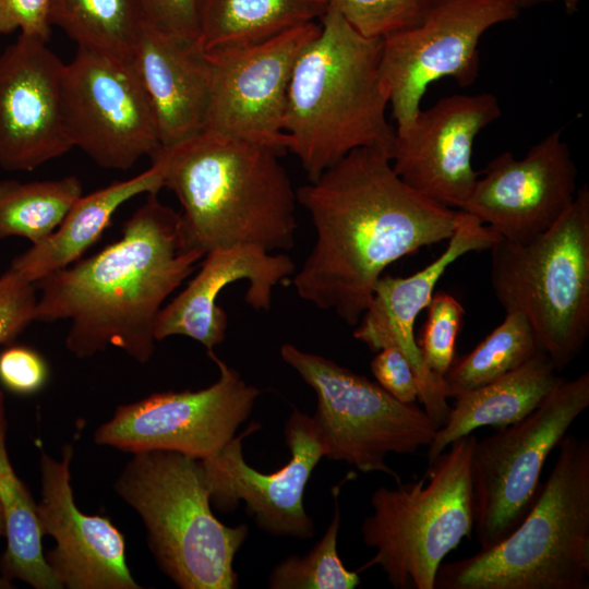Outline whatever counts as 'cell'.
<instances>
[{
	"label": "cell",
	"mask_w": 589,
	"mask_h": 589,
	"mask_svg": "<svg viewBox=\"0 0 589 589\" xmlns=\"http://www.w3.org/2000/svg\"><path fill=\"white\" fill-rule=\"evenodd\" d=\"M435 0H327L344 20L366 38L384 39L418 25Z\"/></svg>",
	"instance_id": "obj_31"
},
{
	"label": "cell",
	"mask_w": 589,
	"mask_h": 589,
	"mask_svg": "<svg viewBox=\"0 0 589 589\" xmlns=\"http://www.w3.org/2000/svg\"><path fill=\"white\" fill-rule=\"evenodd\" d=\"M218 380L199 390L159 392L119 406L95 432V442L124 452L173 450L205 459L236 436L261 392L207 352Z\"/></svg>",
	"instance_id": "obj_13"
},
{
	"label": "cell",
	"mask_w": 589,
	"mask_h": 589,
	"mask_svg": "<svg viewBox=\"0 0 589 589\" xmlns=\"http://www.w3.org/2000/svg\"><path fill=\"white\" fill-rule=\"evenodd\" d=\"M203 257L185 249L180 213L147 194L119 240L35 284L34 321H69L65 346L77 358L115 347L146 363L164 302Z\"/></svg>",
	"instance_id": "obj_2"
},
{
	"label": "cell",
	"mask_w": 589,
	"mask_h": 589,
	"mask_svg": "<svg viewBox=\"0 0 589 589\" xmlns=\"http://www.w3.org/2000/svg\"><path fill=\"white\" fill-rule=\"evenodd\" d=\"M519 11L517 0H435L418 25L384 38L380 79L396 132L413 122L433 82L450 77L461 87L472 85L482 35Z\"/></svg>",
	"instance_id": "obj_11"
},
{
	"label": "cell",
	"mask_w": 589,
	"mask_h": 589,
	"mask_svg": "<svg viewBox=\"0 0 589 589\" xmlns=\"http://www.w3.org/2000/svg\"><path fill=\"white\" fill-rule=\"evenodd\" d=\"M376 383L404 404H414L419 398V385L414 371L406 356L397 348L377 351L370 364Z\"/></svg>",
	"instance_id": "obj_36"
},
{
	"label": "cell",
	"mask_w": 589,
	"mask_h": 589,
	"mask_svg": "<svg viewBox=\"0 0 589 589\" xmlns=\"http://www.w3.org/2000/svg\"><path fill=\"white\" fill-rule=\"evenodd\" d=\"M4 534H5V520H4L3 509L0 503V536H4Z\"/></svg>",
	"instance_id": "obj_40"
},
{
	"label": "cell",
	"mask_w": 589,
	"mask_h": 589,
	"mask_svg": "<svg viewBox=\"0 0 589 589\" xmlns=\"http://www.w3.org/2000/svg\"><path fill=\"white\" fill-rule=\"evenodd\" d=\"M201 268L188 286L159 311L155 339L181 335L202 344L208 351L226 337L228 318L217 304L220 291L237 280H247L245 301L254 310H269L273 290L293 275L292 260L259 247L241 244L216 249L203 257Z\"/></svg>",
	"instance_id": "obj_21"
},
{
	"label": "cell",
	"mask_w": 589,
	"mask_h": 589,
	"mask_svg": "<svg viewBox=\"0 0 589 589\" xmlns=\"http://www.w3.org/2000/svg\"><path fill=\"white\" fill-rule=\"evenodd\" d=\"M334 497V516L323 537L305 555H290L278 563L268 575L269 588L353 589L360 585V570L347 569L338 555L341 520L338 490Z\"/></svg>",
	"instance_id": "obj_30"
},
{
	"label": "cell",
	"mask_w": 589,
	"mask_h": 589,
	"mask_svg": "<svg viewBox=\"0 0 589 589\" xmlns=\"http://www.w3.org/2000/svg\"><path fill=\"white\" fill-rule=\"evenodd\" d=\"M562 378L549 357L540 352L514 371L456 396L454 407L428 446V462L479 428L501 429L522 420Z\"/></svg>",
	"instance_id": "obj_24"
},
{
	"label": "cell",
	"mask_w": 589,
	"mask_h": 589,
	"mask_svg": "<svg viewBox=\"0 0 589 589\" xmlns=\"http://www.w3.org/2000/svg\"><path fill=\"white\" fill-rule=\"evenodd\" d=\"M144 23L167 35L197 41L196 0H137Z\"/></svg>",
	"instance_id": "obj_35"
},
{
	"label": "cell",
	"mask_w": 589,
	"mask_h": 589,
	"mask_svg": "<svg viewBox=\"0 0 589 589\" xmlns=\"http://www.w3.org/2000/svg\"><path fill=\"white\" fill-rule=\"evenodd\" d=\"M115 490L142 518L160 569L182 589H235L244 524L230 527L212 510L202 459L173 450L133 454Z\"/></svg>",
	"instance_id": "obj_6"
},
{
	"label": "cell",
	"mask_w": 589,
	"mask_h": 589,
	"mask_svg": "<svg viewBox=\"0 0 589 589\" xmlns=\"http://www.w3.org/2000/svg\"><path fill=\"white\" fill-rule=\"evenodd\" d=\"M20 34L0 53V166L31 171L73 148L63 111L65 63Z\"/></svg>",
	"instance_id": "obj_17"
},
{
	"label": "cell",
	"mask_w": 589,
	"mask_h": 589,
	"mask_svg": "<svg viewBox=\"0 0 589 589\" xmlns=\"http://www.w3.org/2000/svg\"><path fill=\"white\" fill-rule=\"evenodd\" d=\"M73 449L63 447L56 460L40 456L41 501L37 514L43 536L56 546L46 561L68 589H139L125 557L124 537L110 518L82 513L73 497L70 462Z\"/></svg>",
	"instance_id": "obj_20"
},
{
	"label": "cell",
	"mask_w": 589,
	"mask_h": 589,
	"mask_svg": "<svg viewBox=\"0 0 589 589\" xmlns=\"http://www.w3.org/2000/svg\"><path fill=\"white\" fill-rule=\"evenodd\" d=\"M589 407V373L562 378L522 420L476 442L470 460L480 550L505 539L533 506L545 461Z\"/></svg>",
	"instance_id": "obj_10"
},
{
	"label": "cell",
	"mask_w": 589,
	"mask_h": 589,
	"mask_svg": "<svg viewBox=\"0 0 589 589\" xmlns=\"http://www.w3.org/2000/svg\"><path fill=\"white\" fill-rule=\"evenodd\" d=\"M320 21L292 71L283 121L310 182L358 148L390 157L396 137L380 79L383 39L360 35L329 5Z\"/></svg>",
	"instance_id": "obj_4"
},
{
	"label": "cell",
	"mask_w": 589,
	"mask_h": 589,
	"mask_svg": "<svg viewBox=\"0 0 589 589\" xmlns=\"http://www.w3.org/2000/svg\"><path fill=\"white\" fill-rule=\"evenodd\" d=\"M49 375L46 360L33 348L11 346L0 352V383L17 395L40 390Z\"/></svg>",
	"instance_id": "obj_34"
},
{
	"label": "cell",
	"mask_w": 589,
	"mask_h": 589,
	"mask_svg": "<svg viewBox=\"0 0 589 589\" xmlns=\"http://www.w3.org/2000/svg\"><path fill=\"white\" fill-rule=\"evenodd\" d=\"M296 192L316 239L292 284L302 300L351 326L388 265L447 241L458 220L459 211L414 191L376 148L350 152Z\"/></svg>",
	"instance_id": "obj_1"
},
{
	"label": "cell",
	"mask_w": 589,
	"mask_h": 589,
	"mask_svg": "<svg viewBox=\"0 0 589 589\" xmlns=\"http://www.w3.org/2000/svg\"><path fill=\"white\" fill-rule=\"evenodd\" d=\"M48 20L77 47L127 58L144 24L137 0H48Z\"/></svg>",
	"instance_id": "obj_27"
},
{
	"label": "cell",
	"mask_w": 589,
	"mask_h": 589,
	"mask_svg": "<svg viewBox=\"0 0 589 589\" xmlns=\"http://www.w3.org/2000/svg\"><path fill=\"white\" fill-rule=\"evenodd\" d=\"M259 429V424H252L216 454L202 459L211 504L220 512H231L243 501L248 515L264 532L310 539L315 526L304 508V491L324 457L313 418L293 408L284 429L290 459L269 473L251 467L242 452L243 438Z\"/></svg>",
	"instance_id": "obj_15"
},
{
	"label": "cell",
	"mask_w": 589,
	"mask_h": 589,
	"mask_svg": "<svg viewBox=\"0 0 589 589\" xmlns=\"http://www.w3.org/2000/svg\"><path fill=\"white\" fill-rule=\"evenodd\" d=\"M327 0H196L197 45L204 52L252 46L316 22Z\"/></svg>",
	"instance_id": "obj_25"
},
{
	"label": "cell",
	"mask_w": 589,
	"mask_h": 589,
	"mask_svg": "<svg viewBox=\"0 0 589 589\" xmlns=\"http://www.w3.org/2000/svg\"><path fill=\"white\" fill-rule=\"evenodd\" d=\"M501 112L491 93L455 94L420 109L409 128L396 132L394 171L421 195L459 209L480 175L472 167L474 140Z\"/></svg>",
	"instance_id": "obj_18"
},
{
	"label": "cell",
	"mask_w": 589,
	"mask_h": 589,
	"mask_svg": "<svg viewBox=\"0 0 589 589\" xmlns=\"http://www.w3.org/2000/svg\"><path fill=\"white\" fill-rule=\"evenodd\" d=\"M321 25L305 23L252 46L205 52L209 100L203 131L287 152L283 129L292 71Z\"/></svg>",
	"instance_id": "obj_14"
},
{
	"label": "cell",
	"mask_w": 589,
	"mask_h": 589,
	"mask_svg": "<svg viewBox=\"0 0 589 589\" xmlns=\"http://www.w3.org/2000/svg\"><path fill=\"white\" fill-rule=\"evenodd\" d=\"M280 357L315 392L312 418L324 457L363 473H386L400 483L386 457L412 455L431 444L440 425L429 413L416 404L400 402L365 376L291 344L281 346Z\"/></svg>",
	"instance_id": "obj_9"
},
{
	"label": "cell",
	"mask_w": 589,
	"mask_h": 589,
	"mask_svg": "<svg viewBox=\"0 0 589 589\" xmlns=\"http://www.w3.org/2000/svg\"><path fill=\"white\" fill-rule=\"evenodd\" d=\"M554 0H517V3L520 9L522 8H529L532 5L541 4V3H548L552 2Z\"/></svg>",
	"instance_id": "obj_39"
},
{
	"label": "cell",
	"mask_w": 589,
	"mask_h": 589,
	"mask_svg": "<svg viewBox=\"0 0 589 589\" xmlns=\"http://www.w3.org/2000/svg\"><path fill=\"white\" fill-rule=\"evenodd\" d=\"M36 286L10 268L0 277V345L13 341L32 322Z\"/></svg>",
	"instance_id": "obj_33"
},
{
	"label": "cell",
	"mask_w": 589,
	"mask_h": 589,
	"mask_svg": "<svg viewBox=\"0 0 589 589\" xmlns=\"http://www.w3.org/2000/svg\"><path fill=\"white\" fill-rule=\"evenodd\" d=\"M15 31L48 40V0H0V36Z\"/></svg>",
	"instance_id": "obj_37"
},
{
	"label": "cell",
	"mask_w": 589,
	"mask_h": 589,
	"mask_svg": "<svg viewBox=\"0 0 589 589\" xmlns=\"http://www.w3.org/2000/svg\"><path fill=\"white\" fill-rule=\"evenodd\" d=\"M459 211V209H458ZM501 237L474 216L459 211L457 226L445 250L429 265L408 277L382 275L372 299L353 330L371 351L399 349L410 362L419 385V402L441 426L450 410L442 380L425 365L414 335V323L429 305L447 267L470 252L490 250Z\"/></svg>",
	"instance_id": "obj_19"
},
{
	"label": "cell",
	"mask_w": 589,
	"mask_h": 589,
	"mask_svg": "<svg viewBox=\"0 0 589 589\" xmlns=\"http://www.w3.org/2000/svg\"><path fill=\"white\" fill-rule=\"evenodd\" d=\"M539 348L533 329L519 312H506L496 326L470 353L454 360L443 377L447 398L485 385L519 368Z\"/></svg>",
	"instance_id": "obj_29"
},
{
	"label": "cell",
	"mask_w": 589,
	"mask_h": 589,
	"mask_svg": "<svg viewBox=\"0 0 589 589\" xmlns=\"http://www.w3.org/2000/svg\"><path fill=\"white\" fill-rule=\"evenodd\" d=\"M567 14H573L578 10V5L581 0H562Z\"/></svg>",
	"instance_id": "obj_38"
},
{
	"label": "cell",
	"mask_w": 589,
	"mask_h": 589,
	"mask_svg": "<svg viewBox=\"0 0 589 589\" xmlns=\"http://www.w3.org/2000/svg\"><path fill=\"white\" fill-rule=\"evenodd\" d=\"M276 151L202 131L152 157L182 206L185 249L204 256L241 244L267 252L294 245L297 192Z\"/></svg>",
	"instance_id": "obj_3"
},
{
	"label": "cell",
	"mask_w": 589,
	"mask_h": 589,
	"mask_svg": "<svg viewBox=\"0 0 589 589\" xmlns=\"http://www.w3.org/2000/svg\"><path fill=\"white\" fill-rule=\"evenodd\" d=\"M562 131L549 133L520 159L508 151L493 158L459 211L515 243L551 228L578 189L577 167Z\"/></svg>",
	"instance_id": "obj_16"
},
{
	"label": "cell",
	"mask_w": 589,
	"mask_h": 589,
	"mask_svg": "<svg viewBox=\"0 0 589 589\" xmlns=\"http://www.w3.org/2000/svg\"><path fill=\"white\" fill-rule=\"evenodd\" d=\"M437 589H588L589 441L566 434L522 521L497 544L441 565Z\"/></svg>",
	"instance_id": "obj_5"
},
{
	"label": "cell",
	"mask_w": 589,
	"mask_h": 589,
	"mask_svg": "<svg viewBox=\"0 0 589 589\" xmlns=\"http://www.w3.org/2000/svg\"><path fill=\"white\" fill-rule=\"evenodd\" d=\"M0 503L4 514L7 538V548L0 560L4 579L22 580L36 589H61L44 554L37 504L16 476L8 456L1 390Z\"/></svg>",
	"instance_id": "obj_26"
},
{
	"label": "cell",
	"mask_w": 589,
	"mask_h": 589,
	"mask_svg": "<svg viewBox=\"0 0 589 589\" xmlns=\"http://www.w3.org/2000/svg\"><path fill=\"white\" fill-rule=\"evenodd\" d=\"M477 437L449 444L417 481L377 488L361 525L375 555L359 570L378 565L396 589H435L443 560L474 528L470 460Z\"/></svg>",
	"instance_id": "obj_8"
},
{
	"label": "cell",
	"mask_w": 589,
	"mask_h": 589,
	"mask_svg": "<svg viewBox=\"0 0 589 589\" xmlns=\"http://www.w3.org/2000/svg\"><path fill=\"white\" fill-rule=\"evenodd\" d=\"M133 62L154 111L160 147L202 132L209 100V63L197 41L144 23Z\"/></svg>",
	"instance_id": "obj_22"
},
{
	"label": "cell",
	"mask_w": 589,
	"mask_h": 589,
	"mask_svg": "<svg viewBox=\"0 0 589 589\" xmlns=\"http://www.w3.org/2000/svg\"><path fill=\"white\" fill-rule=\"evenodd\" d=\"M164 188L159 165L137 176L113 182L82 195L70 208L58 228L45 240L16 256L9 267L27 283L43 278L73 264L100 238L115 213L141 194H153Z\"/></svg>",
	"instance_id": "obj_23"
},
{
	"label": "cell",
	"mask_w": 589,
	"mask_h": 589,
	"mask_svg": "<svg viewBox=\"0 0 589 589\" xmlns=\"http://www.w3.org/2000/svg\"><path fill=\"white\" fill-rule=\"evenodd\" d=\"M426 309V321L417 342L426 368L443 381L455 360L464 308L453 296L437 292Z\"/></svg>",
	"instance_id": "obj_32"
},
{
	"label": "cell",
	"mask_w": 589,
	"mask_h": 589,
	"mask_svg": "<svg viewBox=\"0 0 589 589\" xmlns=\"http://www.w3.org/2000/svg\"><path fill=\"white\" fill-rule=\"evenodd\" d=\"M63 111L73 147L103 168L130 169L160 148L133 58L77 47L64 68Z\"/></svg>",
	"instance_id": "obj_12"
},
{
	"label": "cell",
	"mask_w": 589,
	"mask_h": 589,
	"mask_svg": "<svg viewBox=\"0 0 589 589\" xmlns=\"http://www.w3.org/2000/svg\"><path fill=\"white\" fill-rule=\"evenodd\" d=\"M490 280L505 312L521 313L540 350L560 372L589 336V188L557 221L526 243L498 239L489 250Z\"/></svg>",
	"instance_id": "obj_7"
},
{
	"label": "cell",
	"mask_w": 589,
	"mask_h": 589,
	"mask_svg": "<svg viewBox=\"0 0 589 589\" xmlns=\"http://www.w3.org/2000/svg\"><path fill=\"white\" fill-rule=\"evenodd\" d=\"M82 195V183L75 176L29 182L1 180L0 239L22 237L32 244L41 242Z\"/></svg>",
	"instance_id": "obj_28"
}]
</instances>
